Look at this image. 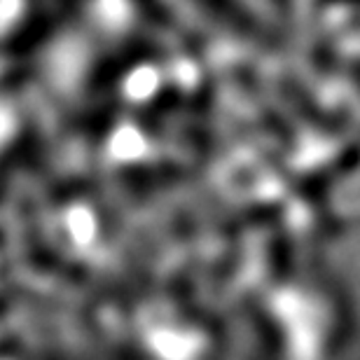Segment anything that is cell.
Listing matches in <instances>:
<instances>
[{
	"instance_id": "1",
	"label": "cell",
	"mask_w": 360,
	"mask_h": 360,
	"mask_svg": "<svg viewBox=\"0 0 360 360\" xmlns=\"http://www.w3.org/2000/svg\"><path fill=\"white\" fill-rule=\"evenodd\" d=\"M164 49L155 42H150L143 35H136L134 40H127L124 45H120L115 52L105 54L96 66L91 68V73L84 82V89H87L89 96H98V94H105L110 87H115L129 68L139 66V63L155 59V56H162Z\"/></svg>"
},
{
	"instance_id": "2",
	"label": "cell",
	"mask_w": 360,
	"mask_h": 360,
	"mask_svg": "<svg viewBox=\"0 0 360 360\" xmlns=\"http://www.w3.org/2000/svg\"><path fill=\"white\" fill-rule=\"evenodd\" d=\"M278 91H281V96L288 101V105L297 112V117L302 122H307L309 127L319 129V131H326V134H340L342 129L347 127V115L328 112L326 108L311 96V91L290 73H285L278 80Z\"/></svg>"
},
{
	"instance_id": "3",
	"label": "cell",
	"mask_w": 360,
	"mask_h": 360,
	"mask_svg": "<svg viewBox=\"0 0 360 360\" xmlns=\"http://www.w3.org/2000/svg\"><path fill=\"white\" fill-rule=\"evenodd\" d=\"M234 82L239 84L241 91L246 94L250 101H253V105H255V110H257V117H260V122H262V127L267 129V131L278 143H283V146L292 148L295 146L292 129H290V124H288V120L283 117V115H281L278 108L267 98V94H264V89L260 87V80H257L255 70L250 68V66H243V63H239V66H234Z\"/></svg>"
},
{
	"instance_id": "4",
	"label": "cell",
	"mask_w": 360,
	"mask_h": 360,
	"mask_svg": "<svg viewBox=\"0 0 360 360\" xmlns=\"http://www.w3.org/2000/svg\"><path fill=\"white\" fill-rule=\"evenodd\" d=\"M213 103H215L213 80L211 77H204L190 101V120H187V131H185V139L190 143L192 153L201 157V160H208L215 150V141L211 131Z\"/></svg>"
},
{
	"instance_id": "5",
	"label": "cell",
	"mask_w": 360,
	"mask_h": 360,
	"mask_svg": "<svg viewBox=\"0 0 360 360\" xmlns=\"http://www.w3.org/2000/svg\"><path fill=\"white\" fill-rule=\"evenodd\" d=\"M194 5H199L201 10L208 12L211 17H215L232 33L241 35L243 40H253L260 47L274 45L271 33L257 21V17L246 5L239 3V0H194Z\"/></svg>"
},
{
	"instance_id": "6",
	"label": "cell",
	"mask_w": 360,
	"mask_h": 360,
	"mask_svg": "<svg viewBox=\"0 0 360 360\" xmlns=\"http://www.w3.org/2000/svg\"><path fill=\"white\" fill-rule=\"evenodd\" d=\"M52 28H54L52 17H49L40 5H33V10L26 14V21L12 33V38L7 40V52L12 56L33 52L35 47H40L42 42L49 38Z\"/></svg>"
},
{
	"instance_id": "7",
	"label": "cell",
	"mask_w": 360,
	"mask_h": 360,
	"mask_svg": "<svg viewBox=\"0 0 360 360\" xmlns=\"http://www.w3.org/2000/svg\"><path fill=\"white\" fill-rule=\"evenodd\" d=\"M180 103V89L176 84H167V87H162L160 94L148 101V105L143 108L141 115H139V124L143 129V134L146 136H157L164 134V129H167V122L171 120V115L176 112V108Z\"/></svg>"
},
{
	"instance_id": "8",
	"label": "cell",
	"mask_w": 360,
	"mask_h": 360,
	"mask_svg": "<svg viewBox=\"0 0 360 360\" xmlns=\"http://www.w3.org/2000/svg\"><path fill=\"white\" fill-rule=\"evenodd\" d=\"M120 115V101L117 98H108L103 105L98 108L96 115L89 120L87 124V136H89V143L98 146V143L105 141V136L110 134V129L115 127V120Z\"/></svg>"
},
{
	"instance_id": "9",
	"label": "cell",
	"mask_w": 360,
	"mask_h": 360,
	"mask_svg": "<svg viewBox=\"0 0 360 360\" xmlns=\"http://www.w3.org/2000/svg\"><path fill=\"white\" fill-rule=\"evenodd\" d=\"M131 3L139 7V12L146 14L148 21H153L155 26H162V28L174 26V12H171L162 0H131Z\"/></svg>"
},
{
	"instance_id": "10",
	"label": "cell",
	"mask_w": 360,
	"mask_h": 360,
	"mask_svg": "<svg viewBox=\"0 0 360 360\" xmlns=\"http://www.w3.org/2000/svg\"><path fill=\"white\" fill-rule=\"evenodd\" d=\"M351 75H354V84L360 89V59L354 61V66H351Z\"/></svg>"
}]
</instances>
